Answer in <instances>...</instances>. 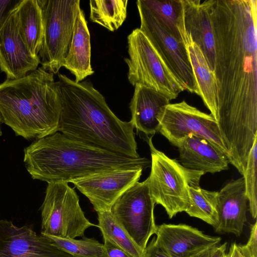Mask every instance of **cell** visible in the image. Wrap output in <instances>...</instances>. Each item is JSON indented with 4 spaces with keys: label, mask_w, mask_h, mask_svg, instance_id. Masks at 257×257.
<instances>
[{
    "label": "cell",
    "mask_w": 257,
    "mask_h": 257,
    "mask_svg": "<svg viewBox=\"0 0 257 257\" xmlns=\"http://www.w3.org/2000/svg\"><path fill=\"white\" fill-rule=\"evenodd\" d=\"M61 102L54 74L42 67L0 84L3 122L17 136L39 139L58 132Z\"/></svg>",
    "instance_id": "277c9868"
},
{
    "label": "cell",
    "mask_w": 257,
    "mask_h": 257,
    "mask_svg": "<svg viewBox=\"0 0 257 257\" xmlns=\"http://www.w3.org/2000/svg\"><path fill=\"white\" fill-rule=\"evenodd\" d=\"M41 210V234L75 238L83 237L85 231L90 227H98L85 217L76 192L67 182L48 183Z\"/></svg>",
    "instance_id": "ba28073f"
},
{
    "label": "cell",
    "mask_w": 257,
    "mask_h": 257,
    "mask_svg": "<svg viewBox=\"0 0 257 257\" xmlns=\"http://www.w3.org/2000/svg\"><path fill=\"white\" fill-rule=\"evenodd\" d=\"M58 76L62 106L58 132L98 148L141 157L132 122L118 118L91 82H76L60 73Z\"/></svg>",
    "instance_id": "7a4b0ae2"
},
{
    "label": "cell",
    "mask_w": 257,
    "mask_h": 257,
    "mask_svg": "<svg viewBox=\"0 0 257 257\" xmlns=\"http://www.w3.org/2000/svg\"><path fill=\"white\" fill-rule=\"evenodd\" d=\"M22 0H0V30Z\"/></svg>",
    "instance_id": "f546056e"
},
{
    "label": "cell",
    "mask_w": 257,
    "mask_h": 257,
    "mask_svg": "<svg viewBox=\"0 0 257 257\" xmlns=\"http://www.w3.org/2000/svg\"><path fill=\"white\" fill-rule=\"evenodd\" d=\"M98 224L103 239H107L133 257H143V252L134 242L111 210L97 213Z\"/></svg>",
    "instance_id": "484cf974"
},
{
    "label": "cell",
    "mask_w": 257,
    "mask_h": 257,
    "mask_svg": "<svg viewBox=\"0 0 257 257\" xmlns=\"http://www.w3.org/2000/svg\"><path fill=\"white\" fill-rule=\"evenodd\" d=\"M0 257H72L28 226L0 220Z\"/></svg>",
    "instance_id": "4fadbf2b"
},
{
    "label": "cell",
    "mask_w": 257,
    "mask_h": 257,
    "mask_svg": "<svg viewBox=\"0 0 257 257\" xmlns=\"http://www.w3.org/2000/svg\"><path fill=\"white\" fill-rule=\"evenodd\" d=\"M180 164L195 171L214 174L228 169L227 157L206 140L192 134L178 146Z\"/></svg>",
    "instance_id": "ac0fdd59"
},
{
    "label": "cell",
    "mask_w": 257,
    "mask_h": 257,
    "mask_svg": "<svg viewBox=\"0 0 257 257\" xmlns=\"http://www.w3.org/2000/svg\"><path fill=\"white\" fill-rule=\"evenodd\" d=\"M143 257H171L154 237L147 244L143 253Z\"/></svg>",
    "instance_id": "1f68e13d"
},
{
    "label": "cell",
    "mask_w": 257,
    "mask_h": 257,
    "mask_svg": "<svg viewBox=\"0 0 257 257\" xmlns=\"http://www.w3.org/2000/svg\"><path fill=\"white\" fill-rule=\"evenodd\" d=\"M140 1L174 37L184 44L182 0Z\"/></svg>",
    "instance_id": "603a6c76"
},
{
    "label": "cell",
    "mask_w": 257,
    "mask_h": 257,
    "mask_svg": "<svg viewBox=\"0 0 257 257\" xmlns=\"http://www.w3.org/2000/svg\"><path fill=\"white\" fill-rule=\"evenodd\" d=\"M232 254V246L230 245L229 251L224 255V257H231Z\"/></svg>",
    "instance_id": "e575fe53"
},
{
    "label": "cell",
    "mask_w": 257,
    "mask_h": 257,
    "mask_svg": "<svg viewBox=\"0 0 257 257\" xmlns=\"http://www.w3.org/2000/svg\"><path fill=\"white\" fill-rule=\"evenodd\" d=\"M186 47L199 96L217 121V91L214 73L210 69L201 51L194 43H189Z\"/></svg>",
    "instance_id": "7402d4cb"
},
{
    "label": "cell",
    "mask_w": 257,
    "mask_h": 257,
    "mask_svg": "<svg viewBox=\"0 0 257 257\" xmlns=\"http://www.w3.org/2000/svg\"><path fill=\"white\" fill-rule=\"evenodd\" d=\"M141 26L156 51L185 90L199 95L185 44L178 41L141 2L137 1Z\"/></svg>",
    "instance_id": "30bf717a"
},
{
    "label": "cell",
    "mask_w": 257,
    "mask_h": 257,
    "mask_svg": "<svg viewBox=\"0 0 257 257\" xmlns=\"http://www.w3.org/2000/svg\"><path fill=\"white\" fill-rule=\"evenodd\" d=\"M40 63L19 33L14 10L0 30V70L8 79H16L36 70Z\"/></svg>",
    "instance_id": "5bb4252c"
},
{
    "label": "cell",
    "mask_w": 257,
    "mask_h": 257,
    "mask_svg": "<svg viewBox=\"0 0 257 257\" xmlns=\"http://www.w3.org/2000/svg\"><path fill=\"white\" fill-rule=\"evenodd\" d=\"M237 248L243 257H257V223L251 228L250 236L244 245H237Z\"/></svg>",
    "instance_id": "f1b7e54d"
},
{
    "label": "cell",
    "mask_w": 257,
    "mask_h": 257,
    "mask_svg": "<svg viewBox=\"0 0 257 257\" xmlns=\"http://www.w3.org/2000/svg\"><path fill=\"white\" fill-rule=\"evenodd\" d=\"M155 203L151 197L148 178L138 182L113 204L111 211L131 238L143 252L150 237L155 234Z\"/></svg>",
    "instance_id": "8fae6325"
},
{
    "label": "cell",
    "mask_w": 257,
    "mask_h": 257,
    "mask_svg": "<svg viewBox=\"0 0 257 257\" xmlns=\"http://www.w3.org/2000/svg\"><path fill=\"white\" fill-rule=\"evenodd\" d=\"M148 138L151 156V170L148 177L149 188L154 203L162 205L169 217L186 211L190 200L189 188L199 184L205 174L187 169L176 159L157 150Z\"/></svg>",
    "instance_id": "5b68a950"
},
{
    "label": "cell",
    "mask_w": 257,
    "mask_h": 257,
    "mask_svg": "<svg viewBox=\"0 0 257 257\" xmlns=\"http://www.w3.org/2000/svg\"><path fill=\"white\" fill-rule=\"evenodd\" d=\"M155 237L171 257H192L220 242L219 237L205 234L197 228L183 224L157 225Z\"/></svg>",
    "instance_id": "2e32d148"
},
{
    "label": "cell",
    "mask_w": 257,
    "mask_h": 257,
    "mask_svg": "<svg viewBox=\"0 0 257 257\" xmlns=\"http://www.w3.org/2000/svg\"><path fill=\"white\" fill-rule=\"evenodd\" d=\"M189 191V204L185 212L189 216L199 218L214 227L218 222V191L203 189L199 184L190 186Z\"/></svg>",
    "instance_id": "d4e9b609"
},
{
    "label": "cell",
    "mask_w": 257,
    "mask_h": 257,
    "mask_svg": "<svg viewBox=\"0 0 257 257\" xmlns=\"http://www.w3.org/2000/svg\"><path fill=\"white\" fill-rule=\"evenodd\" d=\"M157 119L158 132L174 146L177 147L184 138L192 134L209 142L229 159L217 122L211 114L202 112L183 100L164 106Z\"/></svg>",
    "instance_id": "9c48e42d"
},
{
    "label": "cell",
    "mask_w": 257,
    "mask_h": 257,
    "mask_svg": "<svg viewBox=\"0 0 257 257\" xmlns=\"http://www.w3.org/2000/svg\"><path fill=\"white\" fill-rule=\"evenodd\" d=\"M3 122L2 118L0 113V136H2V133L1 128V123Z\"/></svg>",
    "instance_id": "d590c367"
},
{
    "label": "cell",
    "mask_w": 257,
    "mask_h": 257,
    "mask_svg": "<svg viewBox=\"0 0 257 257\" xmlns=\"http://www.w3.org/2000/svg\"><path fill=\"white\" fill-rule=\"evenodd\" d=\"M101 257H133L107 239H103Z\"/></svg>",
    "instance_id": "4dcf8cb0"
},
{
    "label": "cell",
    "mask_w": 257,
    "mask_h": 257,
    "mask_svg": "<svg viewBox=\"0 0 257 257\" xmlns=\"http://www.w3.org/2000/svg\"><path fill=\"white\" fill-rule=\"evenodd\" d=\"M182 21L185 46L194 43L210 69H214V36L211 18V0H182Z\"/></svg>",
    "instance_id": "9a60e30c"
},
{
    "label": "cell",
    "mask_w": 257,
    "mask_h": 257,
    "mask_svg": "<svg viewBox=\"0 0 257 257\" xmlns=\"http://www.w3.org/2000/svg\"><path fill=\"white\" fill-rule=\"evenodd\" d=\"M143 168L118 169L71 181L90 201L95 211H109L115 202L139 182Z\"/></svg>",
    "instance_id": "7c38bea8"
},
{
    "label": "cell",
    "mask_w": 257,
    "mask_h": 257,
    "mask_svg": "<svg viewBox=\"0 0 257 257\" xmlns=\"http://www.w3.org/2000/svg\"><path fill=\"white\" fill-rule=\"evenodd\" d=\"M240 257H243L240 253Z\"/></svg>",
    "instance_id": "8d00e7d4"
},
{
    "label": "cell",
    "mask_w": 257,
    "mask_h": 257,
    "mask_svg": "<svg viewBox=\"0 0 257 257\" xmlns=\"http://www.w3.org/2000/svg\"><path fill=\"white\" fill-rule=\"evenodd\" d=\"M256 157L257 138L250 149L243 175L249 211L253 219H255L257 215Z\"/></svg>",
    "instance_id": "83f0119b"
},
{
    "label": "cell",
    "mask_w": 257,
    "mask_h": 257,
    "mask_svg": "<svg viewBox=\"0 0 257 257\" xmlns=\"http://www.w3.org/2000/svg\"><path fill=\"white\" fill-rule=\"evenodd\" d=\"M63 67L81 82L94 73L91 65L90 36L83 11L80 9L76 18L72 41Z\"/></svg>",
    "instance_id": "ffe728a7"
},
{
    "label": "cell",
    "mask_w": 257,
    "mask_h": 257,
    "mask_svg": "<svg viewBox=\"0 0 257 257\" xmlns=\"http://www.w3.org/2000/svg\"><path fill=\"white\" fill-rule=\"evenodd\" d=\"M227 242L204 249L192 257H224L226 254Z\"/></svg>",
    "instance_id": "d6a6232c"
},
{
    "label": "cell",
    "mask_w": 257,
    "mask_h": 257,
    "mask_svg": "<svg viewBox=\"0 0 257 257\" xmlns=\"http://www.w3.org/2000/svg\"><path fill=\"white\" fill-rule=\"evenodd\" d=\"M127 2V0H90V20L114 32L126 18Z\"/></svg>",
    "instance_id": "cb8c5ba5"
},
{
    "label": "cell",
    "mask_w": 257,
    "mask_h": 257,
    "mask_svg": "<svg viewBox=\"0 0 257 257\" xmlns=\"http://www.w3.org/2000/svg\"><path fill=\"white\" fill-rule=\"evenodd\" d=\"M49 237L53 243L63 251L72 257H101L103 244L95 238L82 239L62 238L54 236L41 234Z\"/></svg>",
    "instance_id": "4316f807"
},
{
    "label": "cell",
    "mask_w": 257,
    "mask_h": 257,
    "mask_svg": "<svg viewBox=\"0 0 257 257\" xmlns=\"http://www.w3.org/2000/svg\"><path fill=\"white\" fill-rule=\"evenodd\" d=\"M171 100L164 94L151 88L136 85L130 108V120L134 128L146 135H154L158 132L157 117L162 108Z\"/></svg>",
    "instance_id": "d6986e66"
},
{
    "label": "cell",
    "mask_w": 257,
    "mask_h": 257,
    "mask_svg": "<svg viewBox=\"0 0 257 257\" xmlns=\"http://www.w3.org/2000/svg\"><path fill=\"white\" fill-rule=\"evenodd\" d=\"M24 162L33 179L71 181L118 169L148 167L145 157L134 158L56 133L36 140L24 149Z\"/></svg>",
    "instance_id": "3957f363"
},
{
    "label": "cell",
    "mask_w": 257,
    "mask_h": 257,
    "mask_svg": "<svg viewBox=\"0 0 257 257\" xmlns=\"http://www.w3.org/2000/svg\"><path fill=\"white\" fill-rule=\"evenodd\" d=\"M41 8L43 38L39 57L42 67L56 74L70 47L80 10L79 0H37Z\"/></svg>",
    "instance_id": "8992f818"
},
{
    "label": "cell",
    "mask_w": 257,
    "mask_h": 257,
    "mask_svg": "<svg viewBox=\"0 0 257 257\" xmlns=\"http://www.w3.org/2000/svg\"><path fill=\"white\" fill-rule=\"evenodd\" d=\"M15 14L23 41L33 55L39 57L44 29L41 9L37 0H22L15 10Z\"/></svg>",
    "instance_id": "44dd1931"
},
{
    "label": "cell",
    "mask_w": 257,
    "mask_h": 257,
    "mask_svg": "<svg viewBox=\"0 0 257 257\" xmlns=\"http://www.w3.org/2000/svg\"><path fill=\"white\" fill-rule=\"evenodd\" d=\"M217 122L230 156H248L257 138V1L211 0Z\"/></svg>",
    "instance_id": "6da1fadb"
},
{
    "label": "cell",
    "mask_w": 257,
    "mask_h": 257,
    "mask_svg": "<svg viewBox=\"0 0 257 257\" xmlns=\"http://www.w3.org/2000/svg\"><path fill=\"white\" fill-rule=\"evenodd\" d=\"M232 254L231 257H240V253L237 248V244L235 243L231 244Z\"/></svg>",
    "instance_id": "836d02e7"
},
{
    "label": "cell",
    "mask_w": 257,
    "mask_h": 257,
    "mask_svg": "<svg viewBox=\"0 0 257 257\" xmlns=\"http://www.w3.org/2000/svg\"><path fill=\"white\" fill-rule=\"evenodd\" d=\"M247 202L243 177L228 182L218 192V222L214 227L215 231L239 236L246 221Z\"/></svg>",
    "instance_id": "e0dca14e"
},
{
    "label": "cell",
    "mask_w": 257,
    "mask_h": 257,
    "mask_svg": "<svg viewBox=\"0 0 257 257\" xmlns=\"http://www.w3.org/2000/svg\"><path fill=\"white\" fill-rule=\"evenodd\" d=\"M127 51L129 57L124 60L128 68L127 78L133 86L151 88L171 100L185 90L139 28L127 36Z\"/></svg>",
    "instance_id": "52a82bcc"
}]
</instances>
